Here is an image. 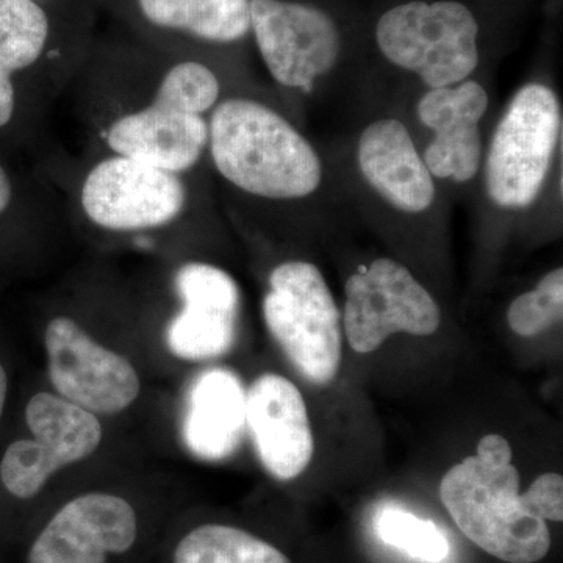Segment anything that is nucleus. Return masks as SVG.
Listing matches in <instances>:
<instances>
[{
    "label": "nucleus",
    "mask_w": 563,
    "mask_h": 563,
    "mask_svg": "<svg viewBox=\"0 0 563 563\" xmlns=\"http://www.w3.org/2000/svg\"><path fill=\"white\" fill-rule=\"evenodd\" d=\"M163 563H291L257 533L220 521L177 526L165 537Z\"/></svg>",
    "instance_id": "obj_20"
},
{
    "label": "nucleus",
    "mask_w": 563,
    "mask_h": 563,
    "mask_svg": "<svg viewBox=\"0 0 563 563\" xmlns=\"http://www.w3.org/2000/svg\"><path fill=\"white\" fill-rule=\"evenodd\" d=\"M440 563H442V562H440Z\"/></svg>",
    "instance_id": "obj_26"
},
{
    "label": "nucleus",
    "mask_w": 563,
    "mask_h": 563,
    "mask_svg": "<svg viewBox=\"0 0 563 563\" xmlns=\"http://www.w3.org/2000/svg\"><path fill=\"white\" fill-rule=\"evenodd\" d=\"M181 440L196 457L220 462L246 433V388L235 373L210 366L191 380L180 420Z\"/></svg>",
    "instance_id": "obj_18"
},
{
    "label": "nucleus",
    "mask_w": 563,
    "mask_h": 563,
    "mask_svg": "<svg viewBox=\"0 0 563 563\" xmlns=\"http://www.w3.org/2000/svg\"><path fill=\"white\" fill-rule=\"evenodd\" d=\"M41 172L60 192L70 235L101 251L201 257L221 231L209 168L174 172L114 154L51 146Z\"/></svg>",
    "instance_id": "obj_2"
},
{
    "label": "nucleus",
    "mask_w": 563,
    "mask_h": 563,
    "mask_svg": "<svg viewBox=\"0 0 563 563\" xmlns=\"http://www.w3.org/2000/svg\"><path fill=\"white\" fill-rule=\"evenodd\" d=\"M562 102L550 84L529 80L514 92L485 141V198L501 213L532 210L561 168Z\"/></svg>",
    "instance_id": "obj_5"
},
{
    "label": "nucleus",
    "mask_w": 563,
    "mask_h": 563,
    "mask_svg": "<svg viewBox=\"0 0 563 563\" xmlns=\"http://www.w3.org/2000/svg\"><path fill=\"white\" fill-rule=\"evenodd\" d=\"M52 303L43 346L52 391L98 417H117L139 401L143 379L131 358L95 332L84 285Z\"/></svg>",
    "instance_id": "obj_7"
},
{
    "label": "nucleus",
    "mask_w": 563,
    "mask_h": 563,
    "mask_svg": "<svg viewBox=\"0 0 563 563\" xmlns=\"http://www.w3.org/2000/svg\"><path fill=\"white\" fill-rule=\"evenodd\" d=\"M490 95L473 77L457 85L426 88L415 103V117L431 139L421 157L437 181L466 185L479 179L485 136L483 121Z\"/></svg>",
    "instance_id": "obj_16"
},
{
    "label": "nucleus",
    "mask_w": 563,
    "mask_h": 563,
    "mask_svg": "<svg viewBox=\"0 0 563 563\" xmlns=\"http://www.w3.org/2000/svg\"><path fill=\"white\" fill-rule=\"evenodd\" d=\"M163 520L135 496L90 488L52 507L25 563H135L161 539Z\"/></svg>",
    "instance_id": "obj_6"
},
{
    "label": "nucleus",
    "mask_w": 563,
    "mask_h": 563,
    "mask_svg": "<svg viewBox=\"0 0 563 563\" xmlns=\"http://www.w3.org/2000/svg\"><path fill=\"white\" fill-rule=\"evenodd\" d=\"M9 218L68 225L60 192L41 169L21 181L0 158V222Z\"/></svg>",
    "instance_id": "obj_21"
},
{
    "label": "nucleus",
    "mask_w": 563,
    "mask_h": 563,
    "mask_svg": "<svg viewBox=\"0 0 563 563\" xmlns=\"http://www.w3.org/2000/svg\"><path fill=\"white\" fill-rule=\"evenodd\" d=\"M444 474L440 498L466 539L507 563L542 561L551 548L547 521L526 509L512 448L498 433Z\"/></svg>",
    "instance_id": "obj_4"
},
{
    "label": "nucleus",
    "mask_w": 563,
    "mask_h": 563,
    "mask_svg": "<svg viewBox=\"0 0 563 563\" xmlns=\"http://www.w3.org/2000/svg\"><path fill=\"white\" fill-rule=\"evenodd\" d=\"M54 21L36 0H0V132L43 136L46 117L68 92L81 57L54 41Z\"/></svg>",
    "instance_id": "obj_8"
},
{
    "label": "nucleus",
    "mask_w": 563,
    "mask_h": 563,
    "mask_svg": "<svg viewBox=\"0 0 563 563\" xmlns=\"http://www.w3.org/2000/svg\"><path fill=\"white\" fill-rule=\"evenodd\" d=\"M262 317L303 379L317 385L335 379L342 365V313L314 263L292 258L269 269Z\"/></svg>",
    "instance_id": "obj_9"
},
{
    "label": "nucleus",
    "mask_w": 563,
    "mask_h": 563,
    "mask_svg": "<svg viewBox=\"0 0 563 563\" xmlns=\"http://www.w3.org/2000/svg\"><path fill=\"white\" fill-rule=\"evenodd\" d=\"M526 509L544 521L561 523L563 520V477L558 473H544L533 481L521 495Z\"/></svg>",
    "instance_id": "obj_24"
},
{
    "label": "nucleus",
    "mask_w": 563,
    "mask_h": 563,
    "mask_svg": "<svg viewBox=\"0 0 563 563\" xmlns=\"http://www.w3.org/2000/svg\"><path fill=\"white\" fill-rule=\"evenodd\" d=\"M7 398H9V374H7L3 363L0 362V420H2L3 410H5Z\"/></svg>",
    "instance_id": "obj_25"
},
{
    "label": "nucleus",
    "mask_w": 563,
    "mask_h": 563,
    "mask_svg": "<svg viewBox=\"0 0 563 563\" xmlns=\"http://www.w3.org/2000/svg\"><path fill=\"white\" fill-rule=\"evenodd\" d=\"M563 317L562 266L544 274L536 288L515 298L507 309V322L520 336H536Z\"/></svg>",
    "instance_id": "obj_23"
},
{
    "label": "nucleus",
    "mask_w": 563,
    "mask_h": 563,
    "mask_svg": "<svg viewBox=\"0 0 563 563\" xmlns=\"http://www.w3.org/2000/svg\"><path fill=\"white\" fill-rule=\"evenodd\" d=\"M246 432L263 468L280 483L312 462V424L302 393L287 377L265 373L246 388Z\"/></svg>",
    "instance_id": "obj_17"
},
{
    "label": "nucleus",
    "mask_w": 563,
    "mask_h": 563,
    "mask_svg": "<svg viewBox=\"0 0 563 563\" xmlns=\"http://www.w3.org/2000/svg\"><path fill=\"white\" fill-rule=\"evenodd\" d=\"M479 24L454 0L407 2L385 11L376 41L396 68L413 74L426 88L451 87L479 68Z\"/></svg>",
    "instance_id": "obj_10"
},
{
    "label": "nucleus",
    "mask_w": 563,
    "mask_h": 563,
    "mask_svg": "<svg viewBox=\"0 0 563 563\" xmlns=\"http://www.w3.org/2000/svg\"><path fill=\"white\" fill-rule=\"evenodd\" d=\"M207 166L224 213L251 228L301 210L325 179L312 141L255 85L229 92L211 111Z\"/></svg>",
    "instance_id": "obj_3"
},
{
    "label": "nucleus",
    "mask_w": 563,
    "mask_h": 563,
    "mask_svg": "<svg viewBox=\"0 0 563 563\" xmlns=\"http://www.w3.org/2000/svg\"><path fill=\"white\" fill-rule=\"evenodd\" d=\"M251 33L280 90L312 95L335 69L342 36L325 11L288 0H251Z\"/></svg>",
    "instance_id": "obj_14"
},
{
    "label": "nucleus",
    "mask_w": 563,
    "mask_h": 563,
    "mask_svg": "<svg viewBox=\"0 0 563 563\" xmlns=\"http://www.w3.org/2000/svg\"><path fill=\"white\" fill-rule=\"evenodd\" d=\"M166 272L169 310L163 317L166 351L187 363L217 361L239 339L243 295L239 282L203 257L173 258Z\"/></svg>",
    "instance_id": "obj_11"
},
{
    "label": "nucleus",
    "mask_w": 563,
    "mask_h": 563,
    "mask_svg": "<svg viewBox=\"0 0 563 563\" xmlns=\"http://www.w3.org/2000/svg\"><path fill=\"white\" fill-rule=\"evenodd\" d=\"M254 87L213 63L188 57L81 62L68 92L84 151L122 155L174 172L207 166L209 117L221 99Z\"/></svg>",
    "instance_id": "obj_1"
},
{
    "label": "nucleus",
    "mask_w": 563,
    "mask_h": 563,
    "mask_svg": "<svg viewBox=\"0 0 563 563\" xmlns=\"http://www.w3.org/2000/svg\"><path fill=\"white\" fill-rule=\"evenodd\" d=\"M357 179L383 209L407 220L428 217L439 206V181L421 157L409 125L396 117L369 121L354 147Z\"/></svg>",
    "instance_id": "obj_15"
},
{
    "label": "nucleus",
    "mask_w": 563,
    "mask_h": 563,
    "mask_svg": "<svg viewBox=\"0 0 563 563\" xmlns=\"http://www.w3.org/2000/svg\"><path fill=\"white\" fill-rule=\"evenodd\" d=\"M344 333L358 354L376 351L393 333L432 335L442 324L431 292L395 258L358 266L344 284Z\"/></svg>",
    "instance_id": "obj_13"
},
{
    "label": "nucleus",
    "mask_w": 563,
    "mask_h": 563,
    "mask_svg": "<svg viewBox=\"0 0 563 563\" xmlns=\"http://www.w3.org/2000/svg\"><path fill=\"white\" fill-rule=\"evenodd\" d=\"M374 531L385 544L418 561L440 563L450 554V542L439 526L401 507L380 509L374 518Z\"/></svg>",
    "instance_id": "obj_22"
},
{
    "label": "nucleus",
    "mask_w": 563,
    "mask_h": 563,
    "mask_svg": "<svg viewBox=\"0 0 563 563\" xmlns=\"http://www.w3.org/2000/svg\"><path fill=\"white\" fill-rule=\"evenodd\" d=\"M144 24L155 32L232 46L251 33V0H135Z\"/></svg>",
    "instance_id": "obj_19"
},
{
    "label": "nucleus",
    "mask_w": 563,
    "mask_h": 563,
    "mask_svg": "<svg viewBox=\"0 0 563 563\" xmlns=\"http://www.w3.org/2000/svg\"><path fill=\"white\" fill-rule=\"evenodd\" d=\"M25 426L31 437L14 440L0 459V483L18 501H33L63 470L88 461L102 446V418L38 391L27 401Z\"/></svg>",
    "instance_id": "obj_12"
}]
</instances>
